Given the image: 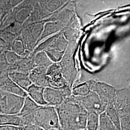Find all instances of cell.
<instances>
[{
  "instance_id": "ba28073f",
  "label": "cell",
  "mask_w": 130,
  "mask_h": 130,
  "mask_svg": "<svg viewBox=\"0 0 130 130\" xmlns=\"http://www.w3.org/2000/svg\"><path fill=\"white\" fill-rule=\"evenodd\" d=\"M9 77L14 83L19 86L22 88H26L30 85V79L26 76L16 72H11L9 74Z\"/></svg>"
},
{
  "instance_id": "8992f818",
  "label": "cell",
  "mask_w": 130,
  "mask_h": 130,
  "mask_svg": "<svg viewBox=\"0 0 130 130\" xmlns=\"http://www.w3.org/2000/svg\"><path fill=\"white\" fill-rule=\"evenodd\" d=\"M0 125H8L24 127L23 119L17 115L0 114Z\"/></svg>"
},
{
  "instance_id": "8fae6325",
  "label": "cell",
  "mask_w": 130,
  "mask_h": 130,
  "mask_svg": "<svg viewBox=\"0 0 130 130\" xmlns=\"http://www.w3.org/2000/svg\"><path fill=\"white\" fill-rule=\"evenodd\" d=\"M23 127L8 125H0V130H22Z\"/></svg>"
},
{
  "instance_id": "9c48e42d",
  "label": "cell",
  "mask_w": 130,
  "mask_h": 130,
  "mask_svg": "<svg viewBox=\"0 0 130 130\" xmlns=\"http://www.w3.org/2000/svg\"><path fill=\"white\" fill-rule=\"evenodd\" d=\"M29 79L34 83L33 84L43 88L49 84L48 80L45 75L40 72H32L30 74Z\"/></svg>"
},
{
  "instance_id": "6da1fadb",
  "label": "cell",
  "mask_w": 130,
  "mask_h": 130,
  "mask_svg": "<svg viewBox=\"0 0 130 130\" xmlns=\"http://www.w3.org/2000/svg\"><path fill=\"white\" fill-rule=\"evenodd\" d=\"M22 118L25 126L34 125L43 130L61 129L57 113L53 107L38 108L32 114Z\"/></svg>"
},
{
  "instance_id": "277c9868",
  "label": "cell",
  "mask_w": 130,
  "mask_h": 130,
  "mask_svg": "<svg viewBox=\"0 0 130 130\" xmlns=\"http://www.w3.org/2000/svg\"><path fill=\"white\" fill-rule=\"evenodd\" d=\"M44 88L35 84L30 85L28 88L29 97L38 105H45L47 104L44 98Z\"/></svg>"
},
{
  "instance_id": "3957f363",
  "label": "cell",
  "mask_w": 130,
  "mask_h": 130,
  "mask_svg": "<svg viewBox=\"0 0 130 130\" xmlns=\"http://www.w3.org/2000/svg\"><path fill=\"white\" fill-rule=\"evenodd\" d=\"M44 98L47 103L51 105H60L63 100L60 91L50 87L44 89Z\"/></svg>"
},
{
  "instance_id": "7c38bea8",
  "label": "cell",
  "mask_w": 130,
  "mask_h": 130,
  "mask_svg": "<svg viewBox=\"0 0 130 130\" xmlns=\"http://www.w3.org/2000/svg\"><path fill=\"white\" fill-rule=\"evenodd\" d=\"M22 130H43L34 125H27L23 127Z\"/></svg>"
},
{
  "instance_id": "5b68a950",
  "label": "cell",
  "mask_w": 130,
  "mask_h": 130,
  "mask_svg": "<svg viewBox=\"0 0 130 130\" xmlns=\"http://www.w3.org/2000/svg\"><path fill=\"white\" fill-rule=\"evenodd\" d=\"M0 90L8 93H13L19 96H24L25 93L17 84L10 78H6L0 82Z\"/></svg>"
},
{
  "instance_id": "52a82bcc",
  "label": "cell",
  "mask_w": 130,
  "mask_h": 130,
  "mask_svg": "<svg viewBox=\"0 0 130 130\" xmlns=\"http://www.w3.org/2000/svg\"><path fill=\"white\" fill-rule=\"evenodd\" d=\"M39 107L37 104L29 96L27 97L24 100L23 107L18 115L21 117L28 116L35 111Z\"/></svg>"
},
{
  "instance_id": "4fadbf2b",
  "label": "cell",
  "mask_w": 130,
  "mask_h": 130,
  "mask_svg": "<svg viewBox=\"0 0 130 130\" xmlns=\"http://www.w3.org/2000/svg\"><path fill=\"white\" fill-rule=\"evenodd\" d=\"M87 130V129H84H84H80V130Z\"/></svg>"
},
{
  "instance_id": "7a4b0ae2",
  "label": "cell",
  "mask_w": 130,
  "mask_h": 130,
  "mask_svg": "<svg viewBox=\"0 0 130 130\" xmlns=\"http://www.w3.org/2000/svg\"><path fill=\"white\" fill-rule=\"evenodd\" d=\"M24 102L23 98L0 90V114H18Z\"/></svg>"
},
{
  "instance_id": "30bf717a",
  "label": "cell",
  "mask_w": 130,
  "mask_h": 130,
  "mask_svg": "<svg viewBox=\"0 0 130 130\" xmlns=\"http://www.w3.org/2000/svg\"><path fill=\"white\" fill-rule=\"evenodd\" d=\"M99 121L98 115L95 113L90 114L86 120V127L87 130H98Z\"/></svg>"
}]
</instances>
